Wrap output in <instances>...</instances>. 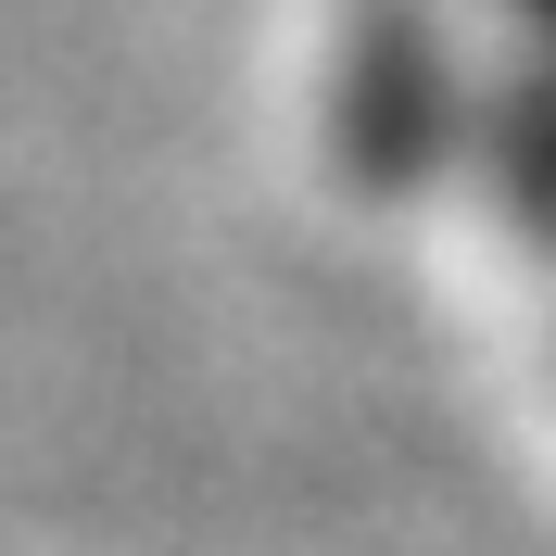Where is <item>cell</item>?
I'll use <instances>...</instances> for the list:
<instances>
[{
    "mask_svg": "<svg viewBox=\"0 0 556 556\" xmlns=\"http://www.w3.org/2000/svg\"><path fill=\"white\" fill-rule=\"evenodd\" d=\"M481 89L493 76L468 64L455 0H354L342 64H329V165L367 203H405L481 152Z\"/></svg>",
    "mask_w": 556,
    "mask_h": 556,
    "instance_id": "obj_1",
    "label": "cell"
},
{
    "mask_svg": "<svg viewBox=\"0 0 556 556\" xmlns=\"http://www.w3.org/2000/svg\"><path fill=\"white\" fill-rule=\"evenodd\" d=\"M481 190L506 215V241L556 253V38H519V64H493L481 89Z\"/></svg>",
    "mask_w": 556,
    "mask_h": 556,
    "instance_id": "obj_2",
    "label": "cell"
},
{
    "mask_svg": "<svg viewBox=\"0 0 556 556\" xmlns=\"http://www.w3.org/2000/svg\"><path fill=\"white\" fill-rule=\"evenodd\" d=\"M519 13V38H556V0H506Z\"/></svg>",
    "mask_w": 556,
    "mask_h": 556,
    "instance_id": "obj_3",
    "label": "cell"
}]
</instances>
